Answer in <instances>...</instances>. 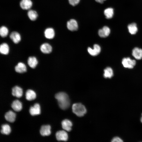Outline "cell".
Masks as SVG:
<instances>
[{
	"label": "cell",
	"mask_w": 142,
	"mask_h": 142,
	"mask_svg": "<svg viewBox=\"0 0 142 142\" xmlns=\"http://www.w3.org/2000/svg\"><path fill=\"white\" fill-rule=\"evenodd\" d=\"M55 97L57 100L60 108L63 110L68 108L70 105V100L68 95L64 92H59L56 94Z\"/></svg>",
	"instance_id": "1"
},
{
	"label": "cell",
	"mask_w": 142,
	"mask_h": 142,
	"mask_svg": "<svg viewBox=\"0 0 142 142\" xmlns=\"http://www.w3.org/2000/svg\"><path fill=\"white\" fill-rule=\"evenodd\" d=\"M73 112L77 116L82 117L86 113L87 110L85 106L80 103H75L72 106Z\"/></svg>",
	"instance_id": "2"
},
{
	"label": "cell",
	"mask_w": 142,
	"mask_h": 142,
	"mask_svg": "<svg viewBox=\"0 0 142 142\" xmlns=\"http://www.w3.org/2000/svg\"><path fill=\"white\" fill-rule=\"evenodd\" d=\"M122 63L125 68L131 69L135 65L136 62L135 60L131 59L129 57L124 58L122 59Z\"/></svg>",
	"instance_id": "3"
},
{
	"label": "cell",
	"mask_w": 142,
	"mask_h": 142,
	"mask_svg": "<svg viewBox=\"0 0 142 142\" xmlns=\"http://www.w3.org/2000/svg\"><path fill=\"white\" fill-rule=\"evenodd\" d=\"M56 138L58 141H67L68 138L67 133L64 130H60L57 132L55 134Z\"/></svg>",
	"instance_id": "4"
},
{
	"label": "cell",
	"mask_w": 142,
	"mask_h": 142,
	"mask_svg": "<svg viewBox=\"0 0 142 142\" xmlns=\"http://www.w3.org/2000/svg\"><path fill=\"white\" fill-rule=\"evenodd\" d=\"M67 27L68 29L70 31H76L78 28L77 22L74 19H71L67 22Z\"/></svg>",
	"instance_id": "5"
},
{
	"label": "cell",
	"mask_w": 142,
	"mask_h": 142,
	"mask_svg": "<svg viewBox=\"0 0 142 142\" xmlns=\"http://www.w3.org/2000/svg\"><path fill=\"white\" fill-rule=\"evenodd\" d=\"M101 51L100 46L98 45L95 44L94 45L93 49L89 47L88 49V51L91 55L95 56L98 54Z\"/></svg>",
	"instance_id": "6"
},
{
	"label": "cell",
	"mask_w": 142,
	"mask_h": 142,
	"mask_svg": "<svg viewBox=\"0 0 142 142\" xmlns=\"http://www.w3.org/2000/svg\"><path fill=\"white\" fill-rule=\"evenodd\" d=\"M109 28L107 26H104L102 29L99 30L98 33L101 37L105 38L108 37L110 33Z\"/></svg>",
	"instance_id": "7"
},
{
	"label": "cell",
	"mask_w": 142,
	"mask_h": 142,
	"mask_svg": "<svg viewBox=\"0 0 142 142\" xmlns=\"http://www.w3.org/2000/svg\"><path fill=\"white\" fill-rule=\"evenodd\" d=\"M29 112L31 115L32 116L39 115L40 113V108L38 103H36L33 106L30 107Z\"/></svg>",
	"instance_id": "8"
},
{
	"label": "cell",
	"mask_w": 142,
	"mask_h": 142,
	"mask_svg": "<svg viewBox=\"0 0 142 142\" xmlns=\"http://www.w3.org/2000/svg\"><path fill=\"white\" fill-rule=\"evenodd\" d=\"M20 5L23 9L28 10L32 7V3L31 0H21L20 3Z\"/></svg>",
	"instance_id": "9"
},
{
	"label": "cell",
	"mask_w": 142,
	"mask_h": 142,
	"mask_svg": "<svg viewBox=\"0 0 142 142\" xmlns=\"http://www.w3.org/2000/svg\"><path fill=\"white\" fill-rule=\"evenodd\" d=\"M50 126L49 125L42 126L40 130V134L43 136H48L51 133Z\"/></svg>",
	"instance_id": "10"
},
{
	"label": "cell",
	"mask_w": 142,
	"mask_h": 142,
	"mask_svg": "<svg viewBox=\"0 0 142 142\" xmlns=\"http://www.w3.org/2000/svg\"><path fill=\"white\" fill-rule=\"evenodd\" d=\"M62 128L68 131H70L72 129V124L71 121L68 119H65L62 122Z\"/></svg>",
	"instance_id": "11"
},
{
	"label": "cell",
	"mask_w": 142,
	"mask_h": 142,
	"mask_svg": "<svg viewBox=\"0 0 142 142\" xmlns=\"http://www.w3.org/2000/svg\"><path fill=\"white\" fill-rule=\"evenodd\" d=\"M12 93L14 96L18 98L21 97L23 94L22 89L17 86H16L12 88Z\"/></svg>",
	"instance_id": "12"
},
{
	"label": "cell",
	"mask_w": 142,
	"mask_h": 142,
	"mask_svg": "<svg viewBox=\"0 0 142 142\" xmlns=\"http://www.w3.org/2000/svg\"><path fill=\"white\" fill-rule=\"evenodd\" d=\"M40 50L44 53L48 54L52 51V48L51 45L47 43L43 44L40 46Z\"/></svg>",
	"instance_id": "13"
},
{
	"label": "cell",
	"mask_w": 142,
	"mask_h": 142,
	"mask_svg": "<svg viewBox=\"0 0 142 142\" xmlns=\"http://www.w3.org/2000/svg\"><path fill=\"white\" fill-rule=\"evenodd\" d=\"M132 55L136 59H141L142 58V49L138 47L134 48L132 50Z\"/></svg>",
	"instance_id": "14"
},
{
	"label": "cell",
	"mask_w": 142,
	"mask_h": 142,
	"mask_svg": "<svg viewBox=\"0 0 142 142\" xmlns=\"http://www.w3.org/2000/svg\"><path fill=\"white\" fill-rule=\"evenodd\" d=\"M10 38L13 42L16 44L18 43L21 40V38L20 34L18 32L14 31L10 35Z\"/></svg>",
	"instance_id": "15"
},
{
	"label": "cell",
	"mask_w": 142,
	"mask_h": 142,
	"mask_svg": "<svg viewBox=\"0 0 142 142\" xmlns=\"http://www.w3.org/2000/svg\"><path fill=\"white\" fill-rule=\"evenodd\" d=\"M16 71L18 73H22L27 71L26 66L24 63L20 62L18 63L15 67Z\"/></svg>",
	"instance_id": "16"
},
{
	"label": "cell",
	"mask_w": 142,
	"mask_h": 142,
	"mask_svg": "<svg viewBox=\"0 0 142 142\" xmlns=\"http://www.w3.org/2000/svg\"><path fill=\"white\" fill-rule=\"evenodd\" d=\"M16 114L11 110L6 112L4 115L5 119L10 122H13L15 120Z\"/></svg>",
	"instance_id": "17"
},
{
	"label": "cell",
	"mask_w": 142,
	"mask_h": 142,
	"mask_svg": "<svg viewBox=\"0 0 142 142\" xmlns=\"http://www.w3.org/2000/svg\"><path fill=\"white\" fill-rule=\"evenodd\" d=\"M45 37L48 39H52L55 36V32L54 29L51 28L45 29L44 32Z\"/></svg>",
	"instance_id": "18"
},
{
	"label": "cell",
	"mask_w": 142,
	"mask_h": 142,
	"mask_svg": "<svg viewBox=\"0 0 142 142\" xmlns=\"http://www.w3.org/2000/svg\"><path fill=\"white\" fill-rule=\"evenodd\" d=\"M12 108L16 111H20L22 109V104L18 100H14L11 105Z\"/></svg>",
	"instance_id": "19"
},
{
	"label": "cell",
	"mask_w": 142,
	"mask_h": 142,
	"mask_svg": "<svg viewBox=\"0 0 142 142\" xmlns=\"http://www.w3.org/2000/svg\"><path fill=\"white\" fill-rule=\"evenodd\" d=\"M28 64L31 68H34L36 67L38 63L37 58L34 57H30L28 59Z\"/></svg>",
	"instance_id": "20"
},
{
	"label": "cell",
	"mask_w": 142,
	"mask_h": 142,
	"mask_svg": "<svg viewBox=\"0 0 142 142\" xmlns=\"http://www.w3.org/2000/svg\"><path fill=\"white\" fill-rule=\"evenodd\" d=\"M26 96L27 100H31L36 98V95L34 91L31 89H28L26 92Z\"/></svg>",
	"instance_id": "21"
},
{
	"label": "cell",
	"mask_w": 142,
	"mask_h": 142,
	"mask_svg": "<svg viewBox=\"0 0 142 142\" xmlns=\"http://www.w3.org/2000/svg\"><path fill=\"white\" fill-rule=\"evenodd\" d=\"M9 51V47L7 43H3L0 45V52L1 54L7 55Z\"/></svg>",
	"instance_id": "22"
},
{
	"label": "cell",
	"mask_w": 142,
	"mask_h": 142,
	"mask_svg": "<svg viewBox=\"0 0 142 142\" xmlns=\"http://www.w3.org/2000/svg\"><path fill=\"white\" fill-rule=\"evenodd\" d=\"M128 28L129 32L131 34H135L138 31L136 24L135 23H132L129 24Z\"/></svg>",
	"instance_id": "23"
},
{
	"label": "cell",
	"mask_w": 142,
	"mask_h": 142,
	"mask_svg": "<svg viewBox=\"0 0 142 142\" xmlns=\"http://www.w3.org/2000/svg\"><path fill=\"white\" fill-rule=\"evenodd\" d=\"M113 75V71L111 68L108 67L104 70L103 76L105 78H111Z\"/></svg>",
	"instance_id": "24"
},
{
	"label": "cell",
	"mask_w": 142,
	"mask_h": 142,
	"mask_svg": "<svg viewBox=\"0 0 142 142\" xmlns=\"http://www.w3.org/2000/svg\"><path fill=\"white\" fill-rule=\"evenodd\" d=\"M104 14L106 18L108 19L111 18L113 16V9L111 8H108L104 10Z\"/></svg>",
	"instance_id": "25"
},
{
	"label": "cell",
	"mask_w": 142,
	"mask_h": 142,
	"mask_svg": "<svg viewBox=\"0 0 142 142\" xmlns=\"http://www.w3.org/2000/svg\"><path fill=\"white\" fill-rule=\"evenodd\" d=\"M27 14L30 19L32 21L36 20L38 16L37 12L32 10H29Z\"/></svg>",
	"instance_id": "26"
},
{
	"label": "cell",
	"mask_w": 142,
	"mask_h": 142,
	"mask_svg": "<svg viewBox=\"0 0 142 142\" xmlns=\"http://www.w3.org/2000/svg\"><path fill=\"white\" fill-rule=\"evenodd\" d=\"M2 129L1 133L3 134L8 135L10 133L11 130L9 126L7 124H3L1 126Z\"/></svg>",
	"instance_id": "27"
},
{
	"label": "cell",
	"mask_w": 142,
	"mask_h": 142,
	"mask_svg": "<svg viewBox=\"0 0 142 142\" xmlns=\"http://www.w3.org/2000/svg\"><path fill=\"white\" fill-rule=\"evenodd\" d=\"M8 33L7 28L5 26H2L0 29V34L2 37H6Z\"/></svg>",
	"instance_id": "28"
},
{
	"label": "cell",
	"mask_w": 142,
	"mask_h": 142,
	"mask_svg": "<svg viewBox=\"0 0 142 142\" xmlns=\"http://www.w3.org/2000/svg\"><path fill=\"white\" fill-rule=\"evenodd\" d=\"M71 5L74 6L77 5L79 2L80 0H68Z\"/></svg>",
	"instance_id": "29"
},
{
	"label": "cell",
	"mask_w": 142,
	"mask_h": 142,
	"mask_svg": "<svg viewBox=\"0 0 142 142\" xmlns=\"http://www.w3.org/2000/svg\"><path fill=\"white\" fill-rule=\"evenodd\" d=\"M112 142H122L123 141L120 138L118 137H115L112 140Z\"/></svg>",
	"instance_id": "30"
},
{
	"label": "cell",
	"mask_w": 142,
	"mask_h": 142,
	"mask_svg": "<svg viewBox=\"0 0 142 142\" xmlns=\"http://www.w3.org/2000/svg\"><path fill=\"white\" fill-rule=\"evenodd\" d=\"M105 0H95L97 2L100 3H103L104 2Z\"/></svg>",
	"instance_id": "31"
},
{
	"label": "cell",
	"mask_w": 142,
	"mask_h": 142,
	"mask_svg": "<svg viewBox=\"0 0 142 142\" xmlns=\"http://www.w3.org/2000/svg\"><path fill=\"white\" fill-rule=\"evenodd\" d=\"M141 122L142 123V116L141 119Z\"/></svg>",
	"instance_id": "32"
}]
</instances>
